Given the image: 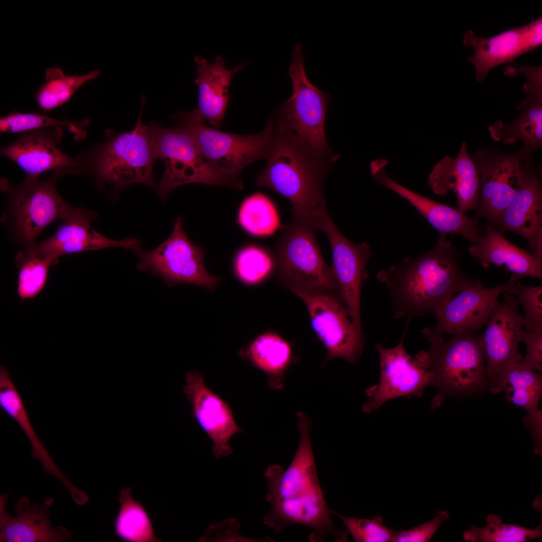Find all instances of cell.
<instances>
[{
  "label": "cell",
  "mask_w": 542,
  "mask_h": 542,
  "mask_svg": "<svg viewBox=\"0 0 542 542\" xmlns=\"http://www.w3.org/2000/svg\"><path fill=\"white\" fill-rule=\"evenodd\" d=\"M300 442L297 452L285 471L271 464L264 476L268 491L266 500L272 504L263 523L276 532L292 524L311 528L308 538L311 542L324 541L332 536L336 542L348 539L347 531L337 527L320 484L312 448L310 430L311 423L303 412L297 414Z\"/></svg>",
  "instance_id": "cell-1"
},
{
  "label": "cell",
  "mask_w": 542,
  "mask_h": 542,
  "mask_svg": "<svg viewBox=\"0 0 542 542\" xmlns=\"http://www.w3.org/2000/svg\"><path fill=\"white\" fill-rule=\"evenodd\" d=\"M446 236L439 234L435 246L425 253L404 257L377 273V281L388 291L395 319L435 315L472 280L460 266L459 253Z\"/></svg>",
  "instance_id": "cell-2"
},
{
  "label": "cell",
  "mask_w": 542,
  "mask_h": 542,
  "mask_svg": "<svg viewBox=\"0 0 542 542\" xmlns=\"http://www.w3.org/2000/svg\"><path fill=\"white\" fill-rule=\"evenodd\" d=\"M264 170L257 184L288 198L293 220L321 231L330 218L323 191L329 163L335 159L319 155L293 132L275 126V134Z\"/></svg>",
  "instance_id": "cell-3"
},
{
  "label": "cell",
  "mask_w": 542,
  "mask_h": 542,
  "mask_svg": "<svg viewBox=\"0 0 542 542\" xmlns=\"http://www.w3.org/2000/svg\"><path fill=\"white\" fill-rule=\"evenodd\" d=\"M421 331L430 347L417 353L416 359L431 372L432 386L437 390L432 410L448 397L471 395L488 388L481 336L477 331L456 333L447 341L429 327Z\"/></svg>",
  "instance_id": "cell-4"
},
{
  "label": "cell",
  "mask_w": 542,
  "mask_h": 542,
  "mask_svg": "<svg viewBox=\"0 0 542 542\" xmlns=\"http://www.w3.org/2000/svg\"><path fill=\"white\" fill-rule=\"evenodd\" d=\"M142 98L140 116L133 130L115 132L107 130V139L78 157L84 171L92 173L98 184H110L120 191L132 183H140L155 189L153 166L156 160L149 126L141 122L145 103Z\"/></svg>",
  "instance_id": "cell-5"
},
{
  "label": "cell",
  "mask_w": 542,
  "mask_h": 542,
  "mask_svg": "<svg viewBox=\"0 0 542 542\" xmlns=\"http://www.w3.org/2000/svg\"><path fill=\"white\" fill-rule=\"evenodd\" d=\"M190 133L203 158L226 183L240 190L241 172L250 164L267 158L274 140L275 123L269 120L263 130L250 135L235 134L207 126L188 111L174 116Z\"/></svg>",
  "instance_id": "cell-6"
},
{
  "label": "cell",
  "mask_w": 542,
  "mask_h": 542,
  "mask_svg": "<svg viewBox=\"0 0 542 542\" xmlns=\"http://www.w3.org/2000/svg\"><path fill=\"white\" fill-rule=\"evenodd\" d=\"M281 228L275 249L279 277L284 285L290 290L340 294L332 266L321 255L316 230L294 220Z\"/></svg>",
  "instance_id": "cell-7"
},
{
  "label": "cell",
  "mask_w": 542,
  "mask_h": 542,
  "mask_svg": "<svg viewBox=\"0 0 542 542\" xmlns=\"http://www.w3.org/2000/svg\"><path fill=\"white\" fill-rule=\"evenodd\" d=\"M292 55L288 74L292 81L293 92L280 107L278 125L293 132L317 154L333 156L324 131L329 94L309 80L301 43L295 44Z\"/></svg>",
  "instance_id": "cell-8"
},
{
  "label": "cell",
  "mask_w": 542,
  "mask_h": 542,
  "mask_svg": "<svg viewBox=\"0 0 542 542\" xmlns=\"http://www.w3.org/2000/svg\"><path fill=\"white\" fill-rule=\"evenodd\" d=\"M74 172L69 169L55 170L48 179L28 176L19 185L10 186L6 181L3 189L10 197L11 220L18 240L28 248L35 245L41 232L56 219L63 221L75 211L58 192L56 182L62 175Z\"/></svg>",
  "instance_id": "cell-9"
},
{
  "label": "cell",
  "mask_w": 542,
  "mask_h": 542,
  "mask_svg": "<svg viewBox=\"0 0 542 542\" xmlns=\"http://www.w3.org/2000/svg\"><path fill=\"white\" fill-rule=\"evenodd\" d=\"M149 126L156 159L163 160L165 164L162 178L155 189L162 199L173 189L188 184L227 186L203 158L183 125L165 128L152 123Z\"/></svg>",
  "instance_id": "cell-10"
},
{
  "label": "cell",
  "mask_w": 542,
  "mask_h": 542,
  "mask_svg": "<svg viewBox=\"0 0 542 542\" xmlns=\"http://www.w3.org/2000/svg\"><path fill=\"white\" fill-rule=\"evenodd\" d=\"M134 251L139 258V269L162 278L168 285L189 283L213 290L221 282L206 269L203 249L189 239L181 216L177 217L171 235L158 247L150 251L142 248Z\"/></svg>",
  "instance_id": "cell-11"
},
{
  "label": "cell",
  "mask_w": 542,
  "mask_h": 542,
  "mask_svg": "<svg viewBox=\"0 0 542 542\" xmlns=\"http://www.w3.org/2000/svg\"><path fill=\"white\" fill-rule=\"evenodd\" d=\"M304 302L311 326L326 348V361L342 358L351 363L361 355L364 336L359 334L346 309L333 295L327 293L291 290Z\"/></svg>",
  "instance_id": "cell-12"
},
{
  "label": "cell",
  "mask_w": 542,
  "mask_h": 542,
  "mask_svg": "<svg viewBox=\"0 0 542 542\" xmlns=\"http://www.w3.org/2000/svg\"><path fill=\"white\" fill-rule=\"evenodd\" d=\"M410 319H408L398 344L386 348L379 343L374 347L378 352L380 378L378 384L366 390L368 400L363 405V411L371 413L384 402L399 397H420L425 388L432 385L431 372L416 358L406 352L404 340Z\"/></svg>",
  "instance_id": "cell-13"
},
{
  "label": "cell",
  "mask_w": 542,
  "mask_h": 542,
  "mask_svg": "<svg viewBox=\"0 0 542 542\" xmlns=\"http://www.w3.org/2000/svg\"><path fill=\"white\" fill-rule=\"evenodd\" d=\"M503 300L494 303L481 335L485 359L488 388L494 393L499 377L508 364L520 362L519 345L524 332L523 316L513 295L505 291Z\"/></svg>",
  "instance_id": "cell-14"
},
{
  "label": "cell",
  "mask_w": 542,
  "mask_h": 542,
  "mask_svg": "<svg viewBox=\"0 0 542 542\" xmlns=\"http://www.w3.org/2000/svg\"><path fill=\"white\" fill-rule=\"evenodd\" d=\"M321 231L326 234L330 243L332 267L348 316L359 334L364 336L360 318V294L362 284L369 277L366 267L371 256L369 245L366 242L352 243L340 231L331 218Z\"/></svg>",
  "instance_id": "cell-15"
},
{
  "label": "cell",
  "mask_w": 542,
  "mask_h": 542,
  "mask_svg": "<svg viewBox=\"0 0 542 542\" xmlns=\"http://www.w3.org/2000/svg\"><path fill=\"white\" fill-rule=\"evenodd\" d=\"M522 277L512 274L506 283L493 288H486L480 280L472 279L434 315L436 324L433 328L429 327L430 331L442 335L468 330L477 332L486 325L499 296Z\"/></svg>",
  "instance_id": "cell-16"
},
{
  "label": "cell",
  "mask_w": 542,
  "mask_h": 542,
  "mask_svg": "<svg viewBox=\"0 0 542 542\" xmlns=\"http://www.w3.org/2000/svg\"><path fill=\"white\" fill-rule=\"evenodd\" d=\"M463 42L474 51L467 59L476 68V80L481 82L491 69L512 62L541 45L542 18L540 17L528 24L491 37H479L469 30L464 33Z\"/></svg>",
  "instance_id": "cell-17"
},
{
  "label": "cell",
  "mask_w": 542,
  "mask_h": 542,
  "mask_svg": "<svg viewBox=\"0 0 542 542\" xmlns=\"http://www.w3.org/2000/svg\"><path fill=\"white\" fill-rule=\"evenodd\" d=\"M529 155L524 149L510 154L473 160L480 177V193L476 217H483L493 225L513 198L521 162Z\"/></svg>",
  "instance_id": "cell-18"
},
{
  "label": "cell",
  "mask_w": 542,
  "mask_h": 542,
  "mask_svg": "<svg viewBox=\"0 0 542 542\" xmlns=\"http://www.w3.org/2000/svg\"><path fill=\"white\" fill-rule=\"evenodd\" d=\"M492 225L499 231H512L528 242L531 254L542 261V188L540 176L521 166L516 193Z\"/></svg>",
  "instance_id": "cell-19"
},
{
  "label": "cell",
  "mask_w": 542,
  "mask_h": 542,
  "mask_svg": "<svg viewBox=\"0 0 542 542\" xmlns=\"http://www.w3.org/2000/svg\"><path fill=\"white\" fill-rule=\"evenodd\" d=\"M61 127H48L23 133L1 150V155L15 163L28 176H39L45 172L66 169L74 173L84 171L79 158L73 159L58 148L63 136Z\"/></svg>",
  "instance_id": "cell-20"
},
{
  "label": "cell",
  "mask_w": 542,
  "mask_h": 542,
  "mask_svg": "<svg viewBox=\"0 0 542 542\" xmlns=\"http://www.w3.org/2000/svg\"><path fill=\"white\" fill-rule=\"evenodd\" d=\"M184 392L200 427L213 442L214 456L218 459L232 452L230 439L241 432L229 405L206 385L203 375L190 371L185 376Z\"/></svg>",
  "instance_id": "cell-21"
},
{
  "label": "cell",
  "mask_w": 542,
  "mask_h": 542,
  "mask_svg": "<svg viewBox=\"0 0 542 542\" xmlns=\"http://www.w3.org/2000/svg\"><path fill=\"white\" fill-rule=\"evenodd\" d=\"M96 214L81 208L74 213L50 238L38 245L28 247L35 254L54 263L62 255L111 247H122L134 251L141 248L140 240L127 238L117 240L108 238L91 225Z\"/></svg>",
  "instance_id": "cell-22"
},
{
  "label": "cell",
  "mask_w": 542,
  "mask_h": 542,
  "mask_svg": "<svg viewBox=\"0 0 542 542\" xmlns=\"http://www.w3.org/2000/svg\"><path fill=\"white\" fill-rule=\"evenodd\" d=\"M387 164L384 159L371 163L370 172L374 179L409 202L439 234H459L473 243L481 239L478 217L469 218L457 208L434 201L397 183L386 174Z\"/></svg>",
  "instance_id": "cell-23"
},
{
  "label": "cell",
  "mask_w": 542,
  "mask_h": 542,
  "mask_svg": "<svg viewBox=\"0 0 542 542\" xmlns=\"http://www.w3.org/2000/svg\"><path fill=\"white\" fill-rule=\"evenodd\" d=\"M10 493L0 496L1 542H64L71 539V532L63 526L54 528L49 512L54 499L47 498L43 504L30 505L28 497H23L15 504L17 514L12 517L7 511Z\"/></svg>",
  "instance_id": "cell-24"
},
{
  "label": "cell",
  "mask_w": 542,
  "mask_h": 542,
  "mask_svg": "<svg viewBox=\"0 0 542 542\" xmlns=\"http://www.w3.org/2000/svg\"><path fill=\"white\" fill-rule=\"evenodd\" d=\"M194 60L197 66L195 83L198 86V101L197 107L189 114L198 121L219 127L223 123L230 100L228 89L233 76L247 63L229 69L220 55L212 63L198 55Z\"/></svg>",
  "instance_id": "cell-25"
},
{
  "label": "cell",
  "mask_w": 542,
  "mask_h": 542,
  "mask_svg": "<svg viewBox=\"0 0 542 542\" xmlns=\"http://www.w3.org/2000/svg\"><path fill=\"white\" fill-rule=\"evenodd\" d=\"M428 184L439 196L451 191L457 196V208L462 212L476 210L480 193V177L467 144L463 142L457 156H446L435 165Z\"/></svg>",
  "instance_id": "cell-26"
},
{
  "label": "cell",
  "mask_w": 542,
  "mask_h": 542,
  "mask_svg": "<svg viewBox=\"0 0 542 542\" xmlns=\"http://www.w3.org/2000/svg\"><path fill=\"white\" fill-rule=\"evenodd\" d=\"M504 389L510 402L522 408L527 413L524 425L533 441L542 439V413L538 404L542 394V377L535 370L521 361L507 365L497 384L495 393Z\"/></svg>",
  "instance_id": "cell-27"
},
{
  "label": "cell",
  "mask_w": 542,
  "mask_h": 542,
  "mask_svg": "<svg viewBox=\"0 0 542 542\" xmlns=\"http://www.w3.org/2000/svg\"><path fill=\"white\" fill-rule=\"evenodd\" d=\"M484 234L468 248L470 255L485 269L493 264L519 275L542 279V261L525 249L507 240L503 232L489 223L484 226Z\"/></svg>",
  "instance_id": "cell-28"
},
{
  "label": "cell",
  "mask_w": 542,
  "mask_h": 542,
  "mask_svg": "<svg viewBox=\"0 0 542 542\" xmlns=\"http://www.w3.org/2000/svg\"><path fill=\"white\" fill-rule=\"evenodd\" d=\"M525 99L517 108L521 113L512 123L504 125L498 120L489 127L491 137L495 141L512 144L520 141L529 154L542 144V85L528 81L523 85Z\"/></svg>",
  "instance_id": "cell-29"
},
{
  "label": "cell",
  "mask_w": 542,
  "mask_h": 542,
  "mask_svg": "<svg viewBox=\"0 0 542 542\" xmlns=\"http://www.w3.org/2000/svg\"><path fill=\"white\" fill-rule=\"evenodd\" d=\"M0 406L13 418L25 433L32 447L31 456L38 460L43 470L59 480L72 497L79 495L80 489L75 486L57 466L39 440L31 423L21 397L12 382L10 374L3 366L0 367Z\"/></svg>",
  "instance_id": "cell-30"
},
{
  "label": "cell",
  "mask_w": 542,
  "mask_h": 542,
  "mask_svg": "<svg viewBox=\"0 0 542 542\" xmlns=\"http://www.w3.org/2000/svg\"><path fill=\"white\" fill-rule=\"evenodd\" d=\"M245 353L252 365L266 374L271 388H282L292 362L291 347L286 340L276 333H265L253 341Z\"/></svg>",
  "instance_id": "cell-31"
},
{
  "label": "cell",
  "mask_w": 542,
  "mask_h": 542,
  "mask_svg": "<svg viewBox=\"0 0 542 542\" xmlns=\"http://www.w3.org/2000/svg\"><path fill=\"white\" fill-rule=\"evenodd\" d=\"M99 75L98 70L71 75L66 74L59 67H49L45 71L44 83L36 92V101L43 111L52 110L68 102L83 85Z\"/></svg>",
  "instance_id": "cell-32"
},
{
  "label": "cell",
  "mask_w": 542,
  "mask_h": 542,
  "mask_svg": "<svg viewBox=\"0 0 542 542\" xmlns=\"http://www.w3.org/2000/svg\"><path fill=\"white\" fill-rule=\"evenodd\" d=\"M120 508L114 523L116 535L130 542H156L151 519L142 504L133 499L131 489L125 488L119 492Z\"/></svg>",
  "instance_id": "cell-33"
},
{
  "label": "cell",
  "mask_w": 542,
  "mask_h": 542,
  "mask_svg": "<svg viewBox=\"0 0 542 542\" xmlns=\"http://www.w3.org/2000/svg\"><path fill=\"white\" fill-rule=\"evenodd\" d=\"M238 221L247 232L255 236L274 234L281 227L274 204L259 193L249 196L243 202L239 210Z\"/></svg>",
  "instance_id": "cell-34"
},
{
  "label": "cell",
  "mask_w": 542,
  "mask_h": 542,
  "mask_svg": "<svg viewBox=\"0 0 542 542\" xmlns=\"http://www.w3.org/2000/svg\"><path fill=\"white\" fill-rule=\"evenodd\" d=\"M486 525L482 527L471 526L463 533V538L469 542H525L542 536L541 524L529 528L504 523L500 516L489 514Z\"/></svg>",
  "instance_id": "cell-35"
},
{
  "label": "cell",
  "mask_w": 542,
  "mask_h": 542,
  "mask_svg": "<svg viewBox=\"0 0 542 542\" xmlns=\"http://www.w3.org/2000/svg\"><path fill=\"white\" fill-rule=\"evenodd\" d=\"M15 260L19 269L17 293L19 298L27 300L35 297L45 286L50 266L55 263L26 248L17 253Z\"/></svg>",
  "instance_id": "cell-36"
},
{
  "label": "cell",
  "mask_w": 542,
  "mask_h": 542,
  "mask_svg": "<svg viewBox=\"0 0 542 542\" xmlns=\"http://www.w3.org/2000/svg\"><path fill=\"white\" fill-rule=\"evenodd\" d=\"M89 123L88 119L74 122L39 113L14 111L0 118V131L10 133H24L44 128L65 127L75 134L76 139L80 140L86 136L85 127Z\"/></svg>",
  "instance_id": "cell-37"
},
{
  "label": "cell",
  "mask_w": 542,
  "mask_h": 542,
  "mask_svg": "<svg viewBox=\"0 0 542 542\" xmlns=\"http://www.w3.org/2000/svg\"><path fill=\"white\" fill-rule=\"evenodd\" d=\"M273 261L264 250L254 246L242 249L234 262L236 276L243 283L255 285L263 281L271 273Z\"/></svg>",
  "instance_id": "cell-38"
},
{
  "label": "cell",
  "mask_w": 542,
  "mask_h": 542,
  "mask_svg": "<svg viewBox=\"0 0 542 542\" xmlns=\"http://www.w3.org/2000/svg\"><path fill=\"white\" fill-rule=\"evenodd\" d=\"M331 513L340 519L356 542L393 541L396 531L385 526L382 518L372 519L348 517L331 510Z\"/></svg>",
  "instance_id": "cell-39"
},
{
  "label": "cell",
  "mask_w": 542,
  "mask_h": 542,
  "mask_svg": "<svg viewBox=\"0 0 542 542\" xmlns=\"http://www.w3.org/2000/svg\"><path fill=\"white\" fill-rule=\"evenodd\" d=\"M523 308V327L526 331H542V286H526L517 282L506 291Z\"/></svg>",
  "instance_id": "cell-40"
},
{
  "label": "cell",
  "mask_w": 542,
  "mask_h": 542,
  "mask_svg": "<svg viewBox=\"0 0 542 542\" xmlns=\"http://www.w3.org/2000/svg\"><path fill=\"white\" fill-rule=\"evenodd\" d=\"M450 516L447 511L441 510L435 513L430 520L406 530L396 532L394 542H427L430 540L443 522Z\"/></svg>",
  "instance_id": "cell-41"
},
{
  "label": "cell",
  "mask_w": 542,
  "mask_h": 542,
  "mask_svg": "<svg viewBox=\"0 0 542 542\" xmlns=\"http://www.w3.org/2000/svg\"><path fill=\"white\" fill-rule=\"evenodd\" d=\"M239 523L237 519L230 518L217 523L211 525L206 533L201 538L202 541H255L261 539L250 538L238 534L237 530Z\"/></svg>",
  "instance_id": "cell-42"
},
{
  "label": "cell",
  "mask_w": 542,
  "mask_h": 542,
  "mask_svg": "<svg viewBox=\"0 0 542 542\" xmlns=\"http://www.w3.org/2000/svg\"><path fill=\"white\" fill-rule=\"evenodd\" d=\"M521 342L526 348L525 356L520 361L534 370L542 371V331H524Z\"/></svg>",
  "instance_id": "cell-43"
}]
</instances>
